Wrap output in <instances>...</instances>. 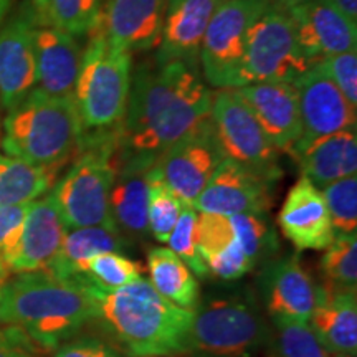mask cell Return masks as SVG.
I'll return each instance as SVG.
<instances>
[{
    "label": "cell",
    "instance_id": "6da1fadb",
    "mask_svg": "<svg viewBox=\"0 0 357 357\" xmlns=\"http://www.w3.org/2000/svg\"><path fill=\"white\" fill-rule=\"evenodd\" d=\"M212 91L197 66L142 61L131 77L119 147L158 158L211 118Z\"/></svg>",
    "mask_w": 357,
    "mask_h": 357
},
{
    "label": "cell",
    "instance_id": "7a4b0ae2",
    "mask_svg": "<svg viewBox=\"0 0 357 357\" xmlns=\"http://www.w3.org/2000/svg\"><path fill=\"white\" fill-rule=\"evenodd\" d=\"M2 284L0 324L20 329L40 351H55L96 319L86 280H61L40 270Z\"/></svg>",
    "mask_w": 357,
    "mask_h": 357
},
{
    "label": "cell",
    "instance_id": "3957f363",
    "mask_svg": "<svg viewBox=\"0 0 357 357\" xmlns=\"http://www.w3.org/2000/svg\"><path fill=\"white\" fill-rule=\"evenodd\" d=\"M89 289L96 301V319L109 329L128 356L184 354L192 311L172 305L149 281L139 278L116 289L89 283Z\"/></svg>",
    "mask_w": 357,
    "mask_h": 357
},
{
    "label": "cell",
    "instance_id": "277c9868",
    "mask_svg": "<svg viewBox=\"0 0 357 357\" xmlns=\"http://www.w3.org/2000/svg\"><path fill=\"white\" fill-rule=\"evenodd\" d=\"M82 139L83 126L73 96L48 95L33 88L7 111L0 146L13 159L58 171L77 155Z\"/></svg>",
    "mask_w": 357,
    "mask_h": 357
},
{
    "label": "cell",
    "instance_id": "5b68a950",
    "mask_svg": "<svg viewBox=\"0 0 357 357\" xmlns=\"http://www.w3.org/2000/svg\"><path fill=\"white\" fill-rule=\"evenodd\" d=\"M118 149L119 131L83 132L77 159L50 190L66 229L102 227L119 231L109 208Z\"/></svg>",
    "mask_w": 357,
    "mask_h": 357
},
{
    "label": "cell",
    "instance_id": "8992f818",
    "mask_svg": "<svg viewBox=\"0 0 357 357\" xmlns=\"http://www.w3.org/2000/svg\"><path fill=\"white\" fill-rule=\"evenodd\" d=\"M88 37L73 89L83 132L119 131L131 89L132 53L109 43L101 20Z\"/></svg>",
    "mask_w": 357,
    "mask_h": 357
},
{
    "label": "cell",
    "instance_id": "52a82bcc",
    "mask_svg": "<svg viewBox=\"0 0 357 357\" xmlns=\"http://www.w3.org/2000/svg\"><path fill=\"white\" fill-rule=\"evenodd\" d=\"M270 329L252 293L215 296L192 310L185 352L208 357H253L265 349Z\"/></svg>",
    "mask_w": 357,
    "mask_h": 357
},
{
    "label": "cell",
    "instance_id": "ba28073f",
    "mask_svg": "<svg viewBox=\"0 0 357 357\" xmlns=\"http://www.w3.org/2000/svg\"><path fill=\"white\" fill-rule=\"evenodd\" d=\"M270 0H222L213 12L200 47L202 77L217 89L242 86V65L248 33Z\"/></svg>",
    "mask_w": 357,
    "mask_h": 357
},
{
    "label": "cell",
    "instance_id": "9c48e42d",
    "mask_svg": "<svg viewBox=\"0 0 357 357\" xmlns=\"http://www.w3.org/2000/svg\"><path fill=\"white\" fill-rule=\"evenodd\" d=\"M310 66L287 7L270 0L248 33L242 86L263 82L293 83Z\"/></svg>",
    "mask_w": 357,
    "mask_h": 357
},
{
    "label": "cell",
    "instance_id": "30bf717a",
    "mask_svg": "<svg viewBox=\"0 0 357 357\" xmlns=\"http://www.w3.org/2000/svg\"><path fill=\"white\" fill-rule=\"evenodd\" d=\"M211 121L227 159L270 181H278L283 174L280 151L268 139L236 89L223 88L212 93Z\"/></svg>",
    "mask_w": 357,
    "mask_h": 357
},
{
    "label": "cell",
    "instance_id": "8fae6325",
    "mask_svg": "<svg viewBox=\"0 0 357 357\" xmlns=\"http://www.w3.org/2000/svg\"><path fill=\"white\" fill-rule=\"evenodd\" d=\"M225 159L211 118L155 159L160 176L182 204L192 205Z\"/></svg>",
    "mask_w": 357,
    "mask_h": 357
},
{
    "label": "cell",
    "instance_id": "7c38bea8",
    "mask_svg": "<svg viewBox=\"0 0 357 357\" xmlns=\"http://www.w3.org/2000/svg\"><path fill=\"white\" fill-rule=\"evenodd\" d=\"M301 114V137L291 158L296 159L312 142L334 132L356 128V108L347 102L318 63L293 82Z\"/></svg>",
    "mask_w": 357,
    "mask_h": 357
},
{
    "label": "cell",
    "instance_id": "4fadbf2b",
    "mask_svg": "<svg viewBox=\"0 0 357 357\" xmlns=\"http://www.w3.org/2000/svg\"><path fill=\"white\" fill-rule=\"evenodd\" d=\"M275 181L240 166L231 159H223L211 181L192 204L197 212L235 215L255 213L266 215L273 204Z\"/></svg>",
    "mask_w": 357,
    "mask_h": 357
},
{
    "label": "cell",
    "instance_id": "5bb4252c",
    "mask_svg": "<svg viewBox=\"0 0 357 357\" xmlns=\"http://www.w3.org/2000/svg\"><path fill=\"white\" fill-rule=\"evenodd\" d=\"M66 230L68 229L61 220L50 192L43 199L32 200L19 242L2 266V280L6 281L13 275L45 270L56 255Z\"/></svg>",
    "mask_w": 357,
    "mask_h": 357
},
{
    "label": "cell",
    "instance_id": "9a60e30c",
    "mask_svg": "<svg viewBox=\"0 0 357 357\" xmlns=\"http://www.w3.org/2000/svg\"><path fill=\"white\" fill-rule=\"evenodd\" d=\"M287 10L303 55L311 65L326 56L356 50L357 22L347 19L326 0H306Z\"/></svg>",
    "mask_w": 357,
    "mask_h": 357
},
{
    "label": "cell",
    "instance_id": "2e32d148",
    "mask_svg": "<svg viewBox=\"0 0 357 357\" xmlns=\"http://www.w3.org/2000/svg\"><path fill=\"white\" fill-rule=\"evenodd\" d=\"M280 153L291 155L301 137V114L293 83L263 82L236 88Z\"/></svg>",
    "mask_w": 357,
    "mask_h": 357
},
{
    "label": "cell",
    "instance_id": "e0dca14e",
    "mask_svg": "<svg viewBox=\"0 0 357 357\" xmlns=\"http://www.w3.org/2000/svg\"><path fill=\"white\" fill-rule=\"evenodd\" d=\"M33 13L13 17L0 29V106L15 108L37 88Z\"/></svg>",
    "mask_w": 357,
    "mask_h": 357
},
{
    "label": "cell",
    "instance_id": "ac0fdd59",
    "mask_svg": "<svg viewBox=\"0 0 357 357\" xmlns=\"http://www.w3.org/2000/svg\"><path fill=\"white\" fill-rule=\"evenodd\" d=\"M258 291L268 314L273 318L306 321L314 306V283L300 257L271 258L258 276Z\"/></svg>",
    "mask_w": 357,
    "mask_h": 357
},
{
    "label": "cell",
    "instance_id": "d6986e66",
    "mask_svg": "<svg viewBox=\"0 0 357 357\" xmlns=\"http://www.w3.org/2000/svg\"><path fill=\"white\" fill-rule=\"evenodd\" d=\"M154 155L129 153L119 147L109 208L113 220L124 236H142L147 231V194Z\"/></svg>",
    "mask_w": 357,
    "mask_h": 357
},
{
    "label": "cell",
    "instance_id": "ffe728a7",
    "mask_svg": "<svg viewBox=\"0 0 357 357\" xmlns=\"http://www.w3.org/2000/svg\"><path fill=\"white\" fill-rule=\"evenodd\" d=\"M278 225L296 250H324L336 235L323 192L306 177L289 189L280 208Z\"/></svg>",
    "mask_w": 357,
    "mask_h": 357
},
{
    "label": "cell",
    "instance_id": "44dd1931",
    "mask_svg": "<svg viewBox=\"0 0 357 357\" xmlns=\"http://www.w3.org/2000/svg\"><path fill=\"white\" fill-rule=\"evenodd\" d=\"M307 324L321 346L331 356L357 354L356 288L321 281L314 287V306Z\"/></svg>",
    "mask_w": 357,
    "mask_h": 357
},
{
    "label": "cell",
    "instance_id": "7402d4cb",
    "mask_svg": "<svg viewBox=\"0 0 357 357\" xmlns=\"http://www.w3.org/2000/svg\"><path fill=\"white\" fill-rule=\"evenodd\" d=\"M222 0H167L154 60L197 66L202 40Z\"/></svg>",
    "mask_w": 357,
    "mask_h": 357
},
{
    "label": "cell",
    "instance_id": "603a6c76",
    "mask_svg": "<svg viewBox=\"0 0 357 357\" xmlns=\"http://www.w3.org/2000/svg\"><path fill=\"white\" fill-rule=\"evenodd\" d=\"M167 0H108L101 25L111 45L126 52L158 48Z\"/></svg>",
    "mask_w": 357,
    "mask_h": 357
},
{
    "label": "cell",
    "instance_id": "cb8c5ba5",
    "mask_svg": "<svg viewBox=\"0 0 357 357\" xmlns=\"http://www.w3.org/2000/svg\"><path fill=\"white\" fill-rule=\"evenodd\" d=\"M35 65H37V88L48 95L73 96L82 48L73 35L53 26H35Z\"/></svg>",
    "mask_w": 357,
    "mask_h": 357
},
{
    "label": "cell",
    "instance_id": "d4e9b609",
    "mask_svg": "<svg viewBox=\"0 0 357 357\" xmlns=\"http://www.w3.org/2000/svg\"><path fill=\"white\" fill-rule=\"evenodd\" d=\"M303 177L311 184L323 187L339 178L356 176L357 171V132L356 128L334 132L312 142L296 158Z\"/></svg>",
    "mask_w": 357,
    "mask_h": 357
},
{
    "label": "cell",
    "instance_id": "484cf974",
    "mask_svg": "<svg viewBox=\"0 0 357 357\" xmlns=\"http://www.w3.org/2000/svg\"><path fill=\"white\" fill-rule=\"evenodd\" d=\"M126 248V236L102 227L68 229L56 255L45 271L61 280H84L88 263L105 252H119Z\"/></svg>",
    "mask_w": 357,
    "mask_h": 357
},
{
    "label": "cell",
    "instance_id": "4316f807",
    "mask_svg": "<svg viewBox=\"0 0 357 357\" xmlns=\"http://www.w3.org/2000/svg\"><path fill=\"white\" fill-rule=\"evenodd\" d=\"M147 270L153 288L172 305L190 311L199 305V281L171 248H151L147 253Z\"/></svg>",
    "mask_w": 357,
    "mask_h": 357
},
{
    "label": "cell",
    "instance_id": "83f0119b",
    "mask_svg": "<svg viewBox=\"0 0 357 357\" xmlns=\"http://www.w3.org/2000/svg\"><path fill=\"white\" fill-rule=\"evenodd\" d=\"M56 171L43 169L0 154V208L32 202L47 194Z\"/></svg>",
    "mask_w": 357,
    "mask_h": 357
},
{
    "label": "cell",
    "instance_id": "f1b7e54d",
    "mask_svg": "<svg viewBox=\"0 0 357 357\" xmlns=\"http://www.w3.org/2000/svg\"><path fill=\"white\" fill-rule=\"evenodd\" d=\"M263 357H331L306 321L273 318Z\"/></svg>",
    "mask_w": 357,
    "mask_h": 357
},
{
    "label": "cell",
    "instance_id": "f546056e",
    "mask_svg": "<svg viewBox=\"0 0 357 357\" xmlns=\"http://www.w3.org/2000/svg\"><path fill=\"white\" fill-rule=\"evenodd\" d=\"M101 20L100 0H45L37 22L79 37L89 35Z\"/></svg>",
    "mask_w": 357,
    "mask_h": 357
},
{
    "label": "cell",
    "instance_id": "4dcf8cb0",
    "mask_svg": "<svg viewBox=\"0 0 357 357\" xmlns=\"http://www.w3.org/2000/svg\"><path fill=\"white\" fill-rule=\"evenodd\" d=\"M184 204L164 182L158 166L151 169L147 194V230L160 243H167Z\"/></svg>",
    "mask_w": 357,
    "mask_h": 357
},
{
    "label": "cell",
    "instance_id": "1f68e13d",
    "mask_svg": "<svg viewBox=\"0 0 357 357\" xmlns=\"http://www.w3.org/2000/svg\"><path fill=\"white\" fill-rule=\"evenodd\" d=\"M319 260V270L324 283L336 287L356 288L357 284V235L337 234L331 245L324 248Z\"/></svg>",
    "mask_w": 357,
    "mask_h": 357
},
{
    "label": "cell",
    "instance_id": "d6a6232c",
    "mask_svg": "<svg viewBox=\"0 0 357 357\" xmlns=\"http://www.w3.org/2000/svg\"><path fill=\"white\" fill-rule=\"evenodd\" d=\"M229 217L234 225L236 242L240 243L243 253L253 263V266H257L263 258H270L271 253L278 248L275 231L268 223L266 215L235 213Z\"/></svg>",
    "mask_w": 357,
    "mask_h": 357
},
{
    "label": "cell",
    "instance_id": "836d02e7",
    "mask_svg": "<svg viewBox=\"0 0 357 357\" xmlns=\"http://www.w3.org/2000/svg\"><path fill=\"white\" fill-rule=\"evenodd\" d=\"M139 278H142L139 263L121 255L119 252H105L93 257L84 275V280L101 289L126 287Z\"/></svg>",
    "mask_w": 357,
    "mask_h": 357
},
{
    "label": "cell",
    "instance_id": "e575fe53",
    "mask_svg": "<svg viewBox=\"0 0 357 357\" xmlns=\"http://www.w3.org/2000/svg\"><path fill=\"white\" fill-rule=\"evenodd\" d=\"M323 197L328 205L333 229L337 234H352L357 229V178H339L323 187Z\"/></svg>",
    "mask_w": 357,
    "mask_h": 357
},
{
    "label": "cell",
    "instance_id": "d590c367",
    "mask_svg": "<svg viewBox=\"0 0 357 357\" xmlns=\"http://www.w3.org/2000/svg\"><path fill=\"white\" fill-rule=\"evenodd\" d=\"M197 211L192 205L184 204L167 243L171 245L172 252L190 268L192 273L204 278L208 275V270L197 247Z\"/></svg>",
    "mask_w": 357,
    "mask_h": 357
},
{
    "label": "cell",
    "instance_id": "8d00e7d4",
    "mask_svg": "<svg viewBox=\"0 0 357 357\" xmlns=\"http://www.w3.org/2000/svg\"><path fill=\"white\" fill-rule=\"evenodd\" d=\"M235 240L234 225L229 215L200 212L197 217V247L202 258L215 255Z\"/></svg>",
    "mask_w": 357,
    "mask_h": 357
},
{
    "label": "cell",
    "instance_id": "74e56055",
    "mask_svg": "<svg viewBox=\"0 0 357 357\" xmlns=\"http://www.w3.org/2000/svg\"><path fill=\"white\" fill-rule=\"evenodd\" d=\"M318 65L352 108H357V52L349 50L326 56L318 61Z\"/></svg>",
    "mask_w": 357,
    "mask_h": 357
},
{
    "label": "cell",
    "instance_id": "f35d334b",
    "mask_svg": "<svg viewBox=\"0 0 357 357\" xmlns=\"http://www.w3.org/2000/svg\"><path fill=\"white\" fill-rule=\"evenodd\" d=\"M205 265H207L208 275L217 276V278L225 280V281H234L245 276L253 270V263L248 260L247 255L243 253L240 243L235 242L230 243L229 247L222 252L215 253L204 258Z\"/></svg>",
    "mask_w": 357,
    "mask_h": 357
},
{
    "label": "cell",
    "instance_id": "ab89813d",
    "mask_svg": "<svg viewBox=\"0 0 357 357\" xmlns=\"http://www.w3.org/2000/svg\"><path fill=\"white\" fill-rule=\"evenodd\" d=\"M29 205L30 202H25L0 208V284H3L2 266L19 242Z\"/></svg>",
    "mask_w": 357,
    "mask_h": 357
},
{
    "label": "cell",
    "instance_id": "60d3db41",
    "mask_svg": "<svg viewBox=\"0 0 357 357\" xmlns=\"http://www.w3.org/2000/svg\"><path fill=\"white\" fill-rule=\"evenodd\" d=\"M53 357H124V352L98 336L77 334L58 346Z\"/></svg>",
    "mask_w": 357,
    "mask_h": 357
},
{
    "label": "cell",
    "instance_id": "b9f144b4",
    "mask_svg": "<svg viewBox=\"0 0 357 357\" xmlns=\"http://www.w3.org/2000/svg\"><path fill=\"white\" fill-rule=\"evenodd\" d=\"M0 328V357H38V347L20 329Z\"/></svg>",
    "mask_w": 357,
    "mask_h": 357
},
{
    "label": "cell",
    "instance_id": "7bdbcfd3",
    "mask_svg": "<svg viewBox=\"0 0 357 357\" xmlns=\"http://www.w3.org/2000/svg\"><path fill=\"white\" fill-rule=\"evenodd\" d=\"M339 12L344 13L347 19L357 22V0H326Z\"/></svg>",
    "mask_w": 357,
    "mask_h": 357
},
{
    "label": "cell",
    "instance_id": "ee69618b",
    "mask_svg": "<svg viewBox=\"0 0 357 357\" xmlns=\"http://www.w3.org/2000/svg\"><path fill=\"white\" fill-rule=\"evenodd\" d=\"M13 0H0V22L3 20V17L7 15L8 8H10Z\"/></svg>",
    "mask_w": 357,
    "mask_h": 357
},
{
    "label": "cell",
    "instance_id": "f6af8a7d",
    "mask_svg": "<svg viewBox=\"0 0 357 357\" xmlns=\"http://www.w3.org/2000/svg\"><path fill=\"white\" fill-rule=\"evenodd\" d=\"M32 3H33V17H35V20L38 19V15L40 13H42V10H43V6H45V0H32Z\"/></svg>",
    "mask_w": 357,
    "mask_h": 357
},
{
    "label": "cell",
    "instance_id": "bcb514c9",
    "mask_svg": "<svg viewBox=\"0 0 357 357\" xmlns=\"http://www.w3.org/2000/svg\"><path fill=\"white\" fill-rule=\"evenodd\" d=\"M275 2L281 3V6H283V7H291V6H296V3L306 2V0H275Z\"/></svg>",
    "mask_w": 357,
    "mask_h": 357
},
{
    "label": "cell",
    "instance_id": "7dc6e473",
    "mask_svg": "<svg viewBox=\"0 0 357 357\" xmlns=\"http://www.w3.org/2000/svg\"><path fill=\"white\" fill-rule=\"evenodd\" d=\"M178 357H208V356H197V354H189V352H184V354H178Z\"/></svg>",
    "mask_w": 357,
    "mask_h": 357
},
{
    "label": "cell",
    "instance_id": "c3c4849f",
    "mask_svg": "<svg viewBox=\"0 0 357 357\" xmlns=\"http://www.w3.org/2000/svg\"><path fill=\"white\" fill-rule=\"evenodd\" d=\"M0 298H2V284H0Z\"/></svg>",
    "mask_w": 357,
    "mask_h": 357
},
{
    "label": "cell",
    "instance_id": "681fc988",
    "mask_svg": "<svg viewBox=\"0 0 357 357\" xmlns=\"http://www.w3.org/2000/svg\"><path fill=\"white\" fill-rule=\"evenodd\" d=\"M333 357H351V356H333Z\"/></svg>",
    "mask_w": 357,
    "mask_h": 357
},
{
    "label": "cell",
    "instance_id": "f907efd6",
    "mask_svg": "<svg viewBox=\"0 0 357 357\" xmlns=\"http://www.w3.org/2000/svg\"><path fill=\"white\" fill-rule=\"evenodd\" d=\"M164 357H178V354L177 356H164Z\"/></svg>",
    "mask_w": 357,
    "mask_h": 357
}]
</instances>
